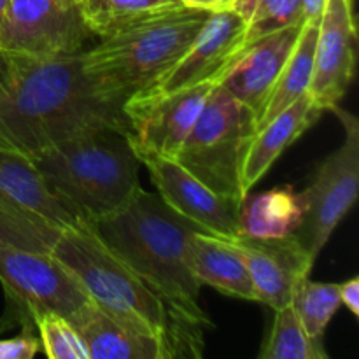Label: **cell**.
I'll use <instances>...</instances> for the list:
<instances>
[{"label": "cell", "instance_id": "obj_19", "mask_svg": "<svg viewBox=\"0 0 359 359\" xmlns=\"http://www.w3.org/2000/svg\"><path fill=\"white\" fill-rule=\"evenodd\" d=\"M188 265L198 283L226 297L258 302L244 262L226 238L196 231L188 244Z\"/></svg>", "mask_w": 359, "mask_h": 359}, {"label": "cell", "instance_id": "obj_18", "mask_svg": "<svg viewBox=\"0 0 359 359\" xmlns=\"http://www.w3.org/2000/svg\"><path fill=\"white\" fill-rule=\"evenodd\" d=\"M0 198L58 230L79 223L46 188L34 161L4 147H0Z\"/></svg>", "mask_w": 359, "mask_h": 359}, {"label": "cell", "instance_id": "obj_2", "mask_svg": "<svg viewBox=\"0 0 359 359\" xmlns=\"http://www.w3.org/2000/svg\"><path fill=\"white\" fill-rule=\"evenodd\" d=\"M91 226L179 321L198 332L210 325L200 307L202 284L188 265L189 238L202 230L174 212L158 193L140 189L121 210Z\"/></svg>", "mask_w": 359, "mask_h": 359}, {"label": "cell", "instance_id": "obj_14", "mask_svg": "<svg viewBox=\"0 0 359 359\" xmlns=\"http://www.w3.org/2000/svg\"><path fill=\"white\" fill-rule=\"evenodd\" d=\"M228 242L244 262L258 302L273 311L291 304L294 286L311 276L316 263L294 233L265 241L241 235Z\"/></svg>", "mask_w": 359, "mask_h": 359}, {"label": "cell", "instance_id": "obj_16", "mask_svg": "<svg viewBox=\"0 0 359 359\" xmlns=\"http://www.w3.org/2000/svg\"><path fill=\"white\" fill-rule=\"evenodd\" d=\"M69 321L79 333L90 359H170L163 344L137 332L91 300Z\"/></svg>", "mask_w": 359, "mask_h": 359}, {"label": "cell", "instance_id": "obj_10", "mask_svg": "<svg viewBox=\"0 0 359 359\" xmlns=\"http://www.w3.org/2000/svg\"><path fill=\"white\" fill-rule=\"evenodd\" d=\"M214 84L202 83L170 93L146 88L125 100L126 137L133 153H153L175 160Z\"/></svg>", "mask_w": 359, "mask_h": 359}, {"label": "cell", "instance_id": "obj_29", "mask_svg": "<svg viewBox=\"0 0 359 359\" xmlns=\"http://www.w3.org/2000/svg\"><path fill=\"white\" fill-rule=\"evenodd\" d=\"M339 293L342 305L349 309L354 318H359V277H353L339 284Z\"/></svg>", "mask_w": 359, "mask_h": 359}, {"label": "cell", "instance_id": "obj_34", "mask_svg": "<svg viewBox=\"0 0 359 359\" xmlns=\"http://www.w3.org/2000/svg\"><path fill=\"white\" fill-rule=\"evenodd\" d=\"M7 4H9V0H0V23H2V18L4 14H6Z\"/></svg>", "mask_w": 359, "mask_h": 359}, {"label": "cell", "instance_id": "obj_8", "mask_svg": "<svg viewBox=\"0 0 359 359\" xmlns=\"http://www.w3.org/2000/svg\"><path fill=\"white\" fill-rule=\"evenodd\" d=\"M0 284L25 326L41 314L70 319L90 297L79 280L51 252L0 248Z\"/></svg>", "mask_w": 359, "mask_h": 359}, {"label": "cell", "instance_id": "obj_28", "mask_svg": "<svg viewBox=\"0 0 359 359\" xmlns=\"http://www.w3.org/2000/svg\"><path fill=\"white\" fill-rule=\"evenodd\" d=\"M41 349V340L32 333L30 326H25V332L14 339L0 340V359H32Z\"/></svg>", "mask_w": 359, "mask_h": 359}, {"label": "cell", "instance_id": "obj_5", "mask_svg": "<svg viewBox=\"0 0 359 359\" xmlns=\"http://www.w3.org/2000/svg\"><path fill=\"white\" fill-rule=\"evenodd\" d=\"M209 14L177 4L133 21L81 51L84 76L98 93L123 105L184 55Z\"/></svg>", "mask_w": 359, "mask_h": 359}, {"label": "cell", "instance_id": "obj_33", "mask_svg": "<svg viewBox=\"0 0 359 359\" xmlns=\"http://www.w3.org/2000/svg\"><path fill=\"white\" fill-rule=\"evenodd\" d=\"M11 72V55L0 48V91L6 86Z\"/></svg>", "mask_w": 359, "mask_h": 359}, {"label": "cell", "instance_id": "obj_7", "mask_svg": "<svg viewBox=\"0 0 359 359\" xmlns=\"http://www.w3.org/2000/svg\"><path fill=\"white\" fill-rule=\"evenodd\" d=\"M339 116L346 137L339 149L330 154L304 191L307 210L294 237L318 259L330 237L356 203L359 189V121L353 112L332 107Z\"/></svg>", "mask_w": 359, "mask_h": 359}, {"label": "cell", "instance_id": "obj_24", "mask_svg": "<svg viewBox=\"0 0 359 359\" xmlns=\"http://www.w3.org/2000/svg\"><path fill=\"white\" fill-rule=\"evenodd\" d=\"M290 305L297 312L305 332L312 339L323 340L326 328L342 305L339 284L316 283L305 277L294 286Z\"/></svg>", "mask_w": 359, "mask_h": 359}, {"label": "cell", "instance_id": "obj_3", "mask_svg": "<svg viewBox=\"0 0 359 359\" xmlns=\"http://www.w3.org/2000/svg\"><path fill=\"white\" fill-rule=\"evenodd\" d=\"M51 255L79 280L91 302L163 344L170 358L202 356V332L179 321L90 223L79 221L60 230Z\"/></svg>", "mask_w": 359, "mask_h": 359}, {"label": "cell", "instance_id": "obj_32", "mask_svg": "<svg viewBox=\"0 0 359 359\" xmlns=\"http://www.w3.org/2000/svg\"><path fill=\"white\" fill-rule=\"evenodd\" d=\"M263 2H265V0H233V6H231V9H233L235 13H237L238 16L245 21V23H249V20L252 18V14L256 13V9H258Z\"/></svg>", "mask_w": 359, "mask_h": 359}, {"label": "cell", "instance_id": "obj_31", "mask_svg": "<svg viewBox=\"0 0 359 359\" xmlns=\"http://www.w3.org/2000/svg\"><path fill=\"white\" fill-rule=\"evenodd\" d=\"M326 0H302V9H304V23H319L325 11Z\"/></svg>", "mask_w": 359, "mask_h": 359}, {"label": "cell", "instance_id": "obj_25", "mask_svg": "<svg viewBox=\"0 0 359 359\" xmlns=\"http://www.w3.org/2000/svg\"><path fill=\"white\" fill-rule=\"evenodd\" d=\"M58 228L21 212L0 198V248L51 252Z\"/></svg>", "mask_w": 359, "mask_h": 359}, {"label": "cell", "instance_id": "obj_9", "mask_svg": "<svg viewBox=\"0 0 359 359\" xmlns=\"http://www.w3.org/2000/svg\"><path fill=\"white\" fill-rule=\"evenodd\" d=\"M90 35L79 0H9L0 23V48L32 58L83 51Z\"/></svg>", "mask_w": 359, "mask_h": 359}, {"label": "cell", "instance_id": "obj_30", "mask_svg": "<svg viewBox=\"0 0 359 359\" xmlns=\"http://www.w3.org/2000/svg\"><path fill=\"white\" fill-rule=\"evenodd\" d=\"M179 2L186 7L207 11V13H216V11L231 9V6H233V0H179Z\"/></svg>", "mask_w": 359, "mask_h": 359}, {"label": "cell", "instance_id": "obj_6", "mask_svg": "<svg viewBox=\"0 0 359 359\" xmlns=\"http://www.w3.org/2000/svg\"><path fill=\"white\" fill-rule=\"evenodd\" d=\"M258 132L256 114L214 84L175 160L219 195L242 202L244 163Z\"/></svg>", "mask_w": 359, "mask_h": 359}, {"label": "cell", "instance_id": "obj_4", "mask_svg": "<svg viewBox=\"0 0 359 359\" xmlns=\"http://www.w3.org/2000/svg\"><path fill=\"white\" fill-rule=\"evenodd\" d=\"M51 195L83 223L121 210L142 189L126 133L97 130L62 140L32 158Z\"/></svg>", "mask_w": 359, "mask_h": 359}, {"label": "cell", "instance_id": "obj_21", "mask_svg": "<svg viewBox=\"0 0 359 359\" xmlns=\"http://www.w3.org/2000/svg\"><path fill=\"white\" fill-rule=\"evenodd\" d=\"M319 23H304L294 44L293 53L287 58L269 100H266L263 112L258 118V128L272 121L279 112H283L287 105L293 104L298 97L309 91V84L314 70V53L316 41H318Z\"/></svg>", "mask_w": 359, "mask_h": 359}, {"label": "cell", "instance_id": "obj_20", "mask_svg": "<svg viewBox=\"0 0 359 359\" xmlns=\"http://www.w3.org/2000/svg\"><path fill=\"white\" fill-rule=\"evenodd\" d=\"M307 210L304 191L290 186L258 195H245L241 205L242 235L251 238H283L293 235Z\"/></svg>", "mask_w": 359, "mask_h": 359}, {"label": "cell", "instance_id": "obj_22", "mask_svg": "<svg viewBox=\"0 0 359 359\" xmlns=\"http://www.w3.org/2000/svg\"><path fill=\"white\" fill-rule=\"evenodd\" d=\"M259 359H328L321 339L305 332L291 305L277 309Z\"/></svg>", "mask_w": 359, "mask_h": 359}, {"label": "cell", "instance_id": "obj_26", "mask_svg": "<svg viewBox=\"0 0 359 359\" xmlns=\"http://www.w3.org/2000/svg\"><path fill=\"white\" fill-rule=\"evenodd\" d=\"M34 328L37 330L41 349L51 359H90L84 342L69 319L63 316L41 314L35 318Z\"/></svg>", "mask_w": 359, "mask_h": 359}, {"label": "cell", "instance_id": "obj_15", "mask_svg": "<svg viewBox=\"0 0 359 359\" xmlns=\"http://www.w3.org/2000/svg\"><path fill=\"white\" fill-rule=\"evenodd\" d=\"M302 27L304 25L284 28L248 44L217 79L221 88L255 112L256 119L293 53Z\"/></svg>", "mask_w": 359, "mask_h": 359}, {"label": "cell", "instance_id": "obj_13", "mask_svg": "<svg viewBox=\"0 0 359 359\" xmlns=\"http://www.w3.org/2000/svg\"><path fill=\"white\" fill-rule=\"evenodd\" d=\"M245 28L248 23L233 9L210 13L184 55L149 88L170 93L202 83H217L244 48Z\"/></svg>", "mask_w": 359, "mask_h": 359}, {"label": "cell", "instance_id": "obj_27", "mask_svg": "<svg viewBox=\"0 0 359 359\" xmlns=\"http://www.w3.org/2000/svg\"><path fill=\"white\" fill-rule=\"evenodd\" d=\"M298 25H304L302 0H265L249 20L244 48L265 35Z\"/></svg>", "mask_w": 359, "mask_h": 359}, {"label": "cell", "instance_id": "obj_1", "mask_svg": "<svg viewBox=\"0 0 359 359\" xmlns=\"http://www.w3.org/2000/svg\"><path fill=\"white\" fill-rule=\"evenodd\" d=\"M9 55V79L0 91V147L32 160L88 132L111 128L128 135L123 105L84 76L81 51L56 58Z\"/></svg>", "mask_w": 359, "mask_h": 359}, {"label": "cell", "instance_id": "obj_23", "mask_svg": "<svg viewBox=\"0 0 359 359\" xmlns=\"http://www.w3.org/2000/svg\"><path fill=\"white\" fill-rule=\"evenodd\" d=\"M179 0H79V9L90 34L104 39L126 25L139 21Z\"/></svg>", "mask_w": 359, "mask_h": 359}, {"label": "cell", "instance_id": "obj_12", "mask_svg": "<svg viewBox=\"0 0 359 359\" xmlns=\"http://www.w3.org/2000/svg\"><path fill=\"white\" fill-rule=\"evenodd\" d=\"M358 30L351 0H326L319 20L316 41L314 70L309 95L330 111L346 97L356 72Z\"/></svg>", "mask_w": 359, "mask_h": 359}, {"label": "cell", "instance_id": "obj_11", "mask_svg": "<svg viewBox=\"0 0 359 359\" xmlns=\"http://www.w3.org/2000/svg\"><path fill=\"white\" fill-rule=\"evenodd\" d=\"M137 160L146 165L160 198L174 212L214 237H241V205L233 198L212 191L177 160L153 153H135Z\"/></svg>", "mask_w": 359, "mask_h": 359}, {"label": "cell", "instance_id": "obj_17", "mask_svg": "<svg viewBox=\"0 0 359 359\" xmlns=\"http://www.w3.org/2000/svg\"><path fill=\"white\" fill-rule=\"evenodd\" d=\"M323 109L312 100V97L304 93L272 121L258 128L251 147L248 151L242 174L244 191L249 193L279 160L280 154L293 146L323 114Z\"/></svg>", "mask_w": 359, "mask_h": 359}]
</instances>
